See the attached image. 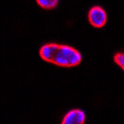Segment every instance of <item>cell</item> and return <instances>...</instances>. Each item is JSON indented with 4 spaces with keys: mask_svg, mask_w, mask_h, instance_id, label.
Returning a JSON list of instances; mask_svg holds the SVG:
<instances>
[{
    "mask_svg": "<svg viewBox=\"0 0 124 124\" xmlns=\"http://www.w3.org/2000/svg\"><path fill=\"white\" fill-rule=\"evenodd\" d=\"M39 55L44 61L63 67L76 66L82 60L81 54L74 48L55 43L43 45L39 50Z\"/></svg>",
    "mask_w": 124,
    "mask_h": 124,
    "instance_id": "cell-1",
    "label": "cell"
},
{
    "mask_svg": "<svg viewBox=\"0 0 124 124\" xmlns=\"http://www.w3.org/2000/svg\"><path fill=\"white\" fill-rule=\"evenodd\" d=\"M36 1L39 6L45 9L54 8L59 3V0H36Z\"/></svg>",
    "mask_w": 124,
    "mask_h": 124,
    "instance_id": "cell-4",
    "label": "cell"
},
{
    "mask_svg": "<svg viewBox=\"0 0 124 124\" xmlns=\"http://www.w3.org/2000/svg\"><path fill=\"white\" fill-rule=\"evenodd\" d=\"M114 61L124 71V53H117L114 56Z\"/></svg>",
    "mask_w": 124,
    "mask_h": 124,
    "instance_id": "cell-5",
    "label": "cell"
},
{
    "mask_svg": "<svg viewBox=\"0 0 124 124\" xmlns=\"http://www.w3.org/2000/svg\"><path fill=\"white\" fill-rule=\"evenodd\" d=\"M88 19H89L90 23L93 27L101 28L106 23V13L101 7H93L89 11Z\"/></svg>",
    "mask_w": 124,
    "mask_h": 124,
    "instance_id": "cell-2",
    "label": "cell"
},
{
    "mask_svg": "<svg viewBox=\"0 0 124 124\" xmlns=\"http://www.w3.org/2000/svg\"><path fill=\"white\" fill-rule=\"evenodd\" d=\"M85 113L80 109L69 111L62 118V124H82L85 122Z\"/></svg>",
    "mask_w": 124,
    "mask_h": 124,
    "instance_id": "cell-3",
    "label": "cell"
}]
</instances>
